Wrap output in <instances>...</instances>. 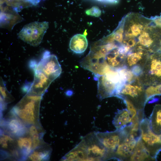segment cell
<instances>
[{"label": "cell", "mask_w": 161, "mask_h": 161, "mask_svg": "<svg viewBox=\"0 0 161 161\" xmlns=\"http://www.w3.org/2000/svg\"><path fill=\"white\" fill-rule=\"evenodd\" d=\"M138 140L129 134L118 145L112 159L120 161H130Z\"/></svg>", "instance_id": "cell-9"}, {"label": "cell", "mask_w": 161, "mask_h": 161, "mask_svg": "<svg viewBox=\"0 0 161 161\" xmlns=\"http://www.w3.org/2000/svg\"><path fill=\"white\" fill-rule=\"evenodd\" d=\"M48 27V23L47 21L34 22L25 25L18 35L24 41L36 47L41 42Z\"/></svg>", "instance_id": "cell-6"}, {"label": "cell", "mask_w": 161, "mask_h": 161, "mask_svg": "<svg viewBox=\"0 0 161 161\" xmlns=\"http://www.w3.org/2000/svg\"><path fill=\"white\" fill-rule=\"evenodd\" d=\"M4 124L10 132L16 136H22L26 132V127L19 119H13L5 122Z\"/></svg>", "instance_id": "cell-15"}, {"label": "cell", "mask_w": 161, "mask_h": 161, "mask_svg": "<svg viewBox=\"0 0 161 161\" xmlns=\"http://www.w3.org/2000/svg\"><path fill=\"white\" fill-rule=\"evenodd\" d=\"M29 158L32 161H41L38 155V151H33L29 156Z\"/></svg>", "instance_id": "cell-22"}, {"label": "cell", "mask_w": 161, "mask_h": 161, "mask_svg": "<svg viewBox=\"0 0 161 161\" xmlns=\"http://www.w3.org/2000/svg\"><path fill=\"white\" fill-rule=\"evenodd\" d=\"M145 86L139 77L136 76L132 80L126 82L122 85L115 97L123 100H128L138 111L143 110L147 102Z\"/></svg>", "instance_id": "cell-2"}, {"label": "cell", "mask_w": 161, "mask_h": 161, "mask_svg": "<svg viewBox=\"0 0 161 161\" xmlns=\"http://www.w3.org/2000/svg\"><path fill=\"white\" fill-rule=\"evenodd\" d=\"M61 72V66L56 56L47 54L35 68L34 80L28 93L42 95Z\"/></svg>", "instance_id": "cell-1"}, {"label": "cell", "mask_w": 161, "mask_h": 161, "mask_svg": "<svg viewBox=\"0 0 161 161\" xmlns=\"http://www.w3.org/2000/svg\"><path fill=\"white\" fill-rule=\"evenodd\" d=\"M17 142L18 146L21 149L24 148L32 150V141L31 138L21 137Z\"/></svg>", "instance_id": "cell-17"}, {"label": "cell", "mask_w": 161, "mask_h": 161, "mask_svg": "<svg viewBox=\"0 0 161 161\" xmlns=\"http://www.w3.org/2000/svg\"><path fill=\"white\" fill-rule=\"evenodd\" d=\"M2 136L4 137L8 141H11L13 140V139L9 136L3 134Z\"/></svg>", "instance_id": "cell-24"}, {"label": "cell", "mask_w": 161, "mask_h": 161, "mask_svg": "<svg viewBox=\"0 0 161 161\" xmlns=\"http://www.w3.org/2000/svg\"><path fill=\"white\" fill-rule=\"evenodd\" d=\"M145 93L147 101L155 96L161 95V84L148 86L145 88Z\"/></svg>", "instance_id": "cell-16"}, {"label": "cell", "mask_w": 161, "mask_h": 161, "mask_svg": "<svg viewBox=\"0 0 161 161\" xmlns=\"http://www.w3.org/2000/svg\"><path fill=\"white\" fill-rule=\"evenodd\" d=\"M85 13L88 16L98 17L101 14V11L98 7L94 6L87 10L85 11Z\"/></svg>", "instance_id": "cell-20"}, {"label": "cell", "mask_w": 161, "mask_h": 161, "mask_svg": "<svg viewBox=\"0 0 161 161\" xmlns=\"http://www.w3.org/2000/svg\"><path fill=\"white\" fill-rule=\"evenodd\" d=\"M0 102H3L6 104V99L9 98L10 95L5 86L2 78H0Z\"/></svg>", "instance_id": "cell-18"}, {"label": "cell", "mask_w": 161, "mask_h": 161, "mask_svg": "<svg viewBox=\"0 0 161 161\" xmlns=\"http://www.w3.org/2000/svg\"><path fill=\"white\" fill-rule=\"evenodd\" d=\"M132 117L127 109L118 110L114 118L112 123L116 129H121L130 125Z\"/></svg>", "instance_id": "cell-10"}, {"label": "cell", "mask_w": 161, "mask_h": 161, "mask_svg": "<svg viewBox=\"0 0 161 161\" xmlns=\"http://www.w3.org/2000/svg\"><path fill=\"white\" fill-rule=\"evenodd\" d=\"M95 79L98 81L97 97L100 100L115 97L122 83L118 70H111Z\"/></svg>", "instance_id": "cell-4"}, {"label": "cell", "mask_w": 161, "mask_h": 161, "mask_svg": "<svg viewBox=\"0 0 161 161\" xmlns=\"http://www.w3.org/2000/svg\"><path fill=\"white\" fill-rule=\"evenodd\" d=\"M85 147L87 161H101L109 160L107 150L98 139L95 132L85 136L81 141Z\"/></svg>", "instance_id": "cell-7"}, {"label": "cell", "mask_w": 161, "mask_h": 161, "mask_svg": "<svg viewBox=\"0 0 161 161\" xmlns=\"http://www.w3.org/2000/svg\"><path fill=\"white\" fill-rule=\"evenodd\" d=\"M98 1H104L109 2L110 3L116 2L117 1V0H97Z\"/></svg>", "instance_id": "cell-25"}, {"label": "cell", "mask_w": 161, "mask_h": 161, "mask_svg": "<svg viewBox=\"0 0 161 161\" xmlns=\"http://www.w3.org/2000/svg\"><path fill=\"white\" fill-rule=\"evenodd\" d=\"M130 161H155L149 155L140 137L137 141Z\"/></svg>", "instance_id": "cell-13"}, {"label": "cell", "mask_w": 161, "mask_h": 161, "mask_svg": "<svg viewBox=\"0 0 161 161\" xmlns=\"http://www.w3.org/2000/svg\"><path fill=\"white\" fill-rule=\"evenodd\" d=\"M88 45V41L84 35L78 34L74 35L71 39L69 44L70 49L76 54L83 53Z\"/></svg>", "instance_id": "cell-11"}, {"label": "cell", "mask_w": 161, "mask_h": 161, "mask_svg": "<svg viewBox=\"0 0 161 161\" xmlns=\"http://www.w3.org/2000/svg\"><path fill=\"white\" fill-rule=\"evenodd\" d=\"M8 141L3 136L0 138V144L1 147L4 148H7L8 147L7 141Z\"/></svg>", "instance_id": "cell-23"}, {"label": "cell", "mask_w": 161, "mask_h": 161, "mask_svg": "<svg viewBox=\"0 0 161 161\" xmlns=\"http://www.w3.org/2000/svg\"><path fill=\"white\" fill-rule=\"evenodd\" d=\"M148 119L152 131L155 134L161 136V105H155Z\"/></svg>", "instance_id": "cell-12"}, {"label": "cell", "mask_w": 161, "mask_h": 161, "mask_svg": "<svg viewBox=\"0 0 161 161\" xmlns=\"http://www.w3.org/2000/svg\"><path fill=\"white\" fill-rule=\"evenodd\" d=\"M123 100L126 104L127 109L131 114L132 118L136 116L138 113V111L133 104L127 99H124Z\"/></svg>", "instance_id": "cell-19"}, {"label": "cell", "mask_w": 161, "mask_h": 161, "mask_svg": "<svg viewBox=\"0 0 161 161\" xmlns=\"http://www.w3.org/2000/svg\"><path fill=\"white\" fill-rule=\"evenodd\" d=\"M98 139L108 151L110 159H112L113 154L118 146L129 134L126 127L113 131L96 132Z\"/></svg>", "instance_id": "cell-8"}, {"label": "cell", "mask_w": 161, "mask_h": 161, "mask_svg": "<svg viewBox=\"0 0 161 161\" xmlns=\"http://www.w3.org/2000/svg\"><path fill=\"white\" fill-rule=\"evenodd\" d=\"M140 139L150 156L155 161L161 151V137L152 131L148 119L144 118L140 124Z\"/></svg>", "instance_id": "cell-5"}, {"label": "cell", "mask_w": 161, "mask_h": 161, "mask_svg": "<svg viewBox=\"0 0 161 161\" xmlns=\"http://www.w3.org/2000/svg\"><path fill=\"white\" fill-rule=\"evenodd\" d=\"M30 134L32 139H39V135L37 129L34 126H32L29 129Z\"/></svg>", "instance_id": "cell-21"}, {"label": "cell", "mask_w": 161, "mask_h": 161, "mask_svg": "<svg viewBox=\"0 0 161 161\" xmlns=\"http://www.w3.org/2000/svg\"><path fill=\"white\" fill-rule=\"evenodd\" d=\"M87 159L86 149L80 142L63 158V160L65 161H87Z\"/></svg>", "instance_id": "cell-14"}, {"label": "cell", "mask_w": 161, "mask_h": 161, "mask_svg": "<svg viewBox=\"0 0 161 161\" xmlns=\"http://www.w3.org/2000/svg\"><path fill=\"white\" fill-rule=\"evenodd\" d=\"M139 78L145 86L161 84V51L150 55Z\"/></svg>", "instance_id": "cell-3"}]
</instances>
